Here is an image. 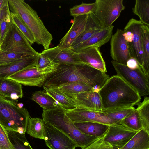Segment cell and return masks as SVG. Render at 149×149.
<instances>
[{"mask_svg": "<svg viewBox=\"0 0 149 149\" xmlns=\"http://www.w3.org/2000/svg\"><path fill=\"white\" fill-rule=\"evenodd\" d=\"M26 132L33 138L45 140V124L43 119L30 117L28 120Z\"/></svg>", "mask_w": 149, "mask_h": 149, "instance_id": "4316f807", "label": "cell"}, {"mask_svg": "<svg viewBox=\"0 0 149 149\" xmlns=\"http://www.w3.org/2000/svg\"><path fill=\"white\" fill-rule=\"evenodd\" d=\"M75 126L81 132L91 136L101 137L104 135L109 125L93 122L73 123Z\"/></svg>", "mask_w": 149, "mask_h": 149, "instance_id": "603a6c76", "label": "cell"}, {"mask_svg": "<svg viewBox=\"0 0 149 149\" xmlns=\"http://www.w3.org/2000/svg\"><path fill=\"white\" fill-rule=\"evenodd\" d=\"M38 55H30L17 61L0 65V79L7 78L10 75L20 70L36 66L38 60Z\"/></svg>", "mask_w": 149, "mask_h": 149, "instance_id": "e0dca14e", "label": "cell"}, {"mask_svg": "<svg viewBox=\"0 0 149 149\" xmlns=\"http://www.w3.org/2000/svg\"></svg>", "mask_w": 149, "mask_h": 149, "instance_id": "7dc6e473", "label": "cell"}, {"mask_svg": "<svg viewBox=\"0 0 149 149\" xmlns=\"http://www.w3.org/2000/svg\"><path fill=\"white\" fill-rule=\"evenodd\" d=\"M44 90L56 100L65 111L69 110L80 106L76 99L68 97L58 87L43 86Z\"/></svg>", "mask_w": 149, "mask_h": 149, "instance_id": "44dd1931", "label": "cell"}, {"mask_svg": "<svg viewBox=\"0 0 149 149\" xmlns=\"http://www.w3.org/2000/svg\"><path fill=\"white\" fill-rule=\"evenodd\" d=\"M0 21V45H1L12 22L11 17L9 18L3 19Z\"/></svg>", "mask_w": 149, "mask_h": 149, "instance_id": "ab89813d", "label": "cell"}, {"mask_svg": "<svg viewBox=\"0 0 149 149\" xmlns=\"http://www.w3.org/2000/svg\"><path fill=\"white\" fill-rule=\"evenodd\" d=\"M135 109L134 107H132L121 109L104 113L109 118L116 122H117L123 120Z\"/></svg>", "mask_w": 149, "mask_h": 149, "instance_id": "8d00e7d4", "label": "cell"}, {"mask_svg": "<svg viewBox=\"0 0 149 149\" xmlns=\"http://www.w3.org/2000/svg\"><path fill=\"white\" fill-rule=\"evenodd\" d=\"M29 56L17 54L0 49V65L17 61Z\"/></svg>", "mask_w": 149, "mask_h": 149, "instance_id": "74e56055", "label": "cell"}, {"mask_svg": "<svg viewBox=\"0 0 149 149\" xmlns=\"http://www.w3.org/2000/svg\"><path fill=\"white\" fill-rule=\"evenodd\" d=\"M0 49L27 56L38 55L39 54L31 45L22 43L13 44L0 47Z\"/></svg>", "mask_w": 149, "mask_h": 149, "instance_id": "1f68e13d", "label": "cell"}, {"mask_svg": "<svg viewBox=\"0 0 149 149\" xmlns=\"http://www.w3.org/2000/svg\"><path fill=\"white\" fill-rule=\"evenodd\" d=\"M65 111L60 105L50 109H43L42 117L45 123L50 124L63 132L75 142L77 147L81 148L87 146L100 137L81 132L67 116Z\"/></svg>", "mask_w": 149, "mask_h": 149, "instance_id": "277c9868", "label": "cell"}, {"mask_svg": "<svg viewBox=\"0 0 149 149\" xmlns=\"http://www.w3.org/2000/svg\"><path fill=\"white\" fill-rule=\"evenodd\" d=\"M40 54L51 61L59 65L84 63L80 59L79 53L69 48H63L58 45L44 49Z\"/></svg>", "mask_w": 149, "mask_h": 149, "instance_id": "7c38bea8", "label": "cell"}, {"mask_svg": "<svg viewBox=\"0 0 149 149\" xmlns=\"http://www.w3.org/2000/svg\"><path fill=\"white\" fill-rule=\"evenodd\" d=\"M5 0H0V12L3 5Z\"/></svg>", "mask_w": 149, "mask_h": 149, "instance_id": "f6af8a7d", "label": "cell"}, {"mask_svg": "<svg viewBox=\"0 0 149 149\" xmlns=\"http://www.w3.org/2000/svg\"><path fill=\"white\" fill-rule=\"evenodd\" d=\"M123 30L117 29L110 39V53L113 61L126 65L127 61L132 58L127 43L123 36Z\"/></svg>", "mask_w": 149, "mask_h": 149, "instance_id": "5bb4252c", "label": "cell"}, {"mask_svg": "<svg viewBox=\"0 0 149 149\" xmlns=\"http://www.w3.org/2000/svg\"><path fill=\"white\" fill-rule=\"evenodd\" d=\"M123 0H96L93 13L103 28L112 26L125 8Z\"/></svg>", "mask_w": 149, "mask_h": 149, "instance_id": "9c48e42d", "label": "cell"}, {"mask_svg": "<svg viewBox=\"0 0 149 149\" xmlns=\"http://www.w3.org/2000/svg\"><path fill=\"white\" fill-rule=\"evenodd\" d=\"M45 124V145L50 149H75V142L62 132L50 124Z\"/></svg>", "mask_w": 149, "mask_h": 149, "instance_id": "8fae6325", "label": "cell"}, {"mask_svg": "<svg viewBox=\"0 0 149 149\" xmlns=\"http://www.w3.org/2000/svg\"><path fill=\"white\" fill-rule=\"evenodd\" d=\"M132 10L141 22L149 26V0H136Z\"/></svg>", "mask_w": 149, "mask_h": 149, "instance_id": "f546056e", "label": "cell"}, {"mask_svg": "<svg viewBox=\"0 0 149 149\" xmlns=\"http://www.w3.org/2000/svg\"><path fill=\"white\" fill-rule=\"evenodd\" d=\"M130 129L138 132L142 129V126L138 111H133L120 121Z\"/></svg>", "mask_w": 149, "mask_h": 149, "instance_id": "e575fe53", "label": "cell"}, {"mask_svg": "<svg viewBox=\"0 0 149 149\" xmlns=\"http://www.w3.org/2000/svg\"><path fill=\"white\" fill-rule=\"evenodd\" d=\"M120 149H149V134L141 129Z\"/></svg>", "mask_w": 149, "mask_h": 149, "instance_id": "d4e9b609", "label": "cell"}, {"mask_svg": "<svg viewBox=\"0 0 149 149\" xmlns=\"http://www.w3.org/2000/svg\"><path fill=\"white\" fill-rule=\"evenodd\" d=\"M31 99L38 104L43 110L50 109L59 105L44 90L35 92L32 94Z\"/></svg>", "mask_w": 149, "mask_h": 149, "instance_id": "83f0119b", "label": "cell"}, {"mask_svg": "<svg viewBox=\"0 0 149 149\" xmlns=\"http://www.w3.org/2000/svg\"><path fill=\"white\" fill-rule=\"evenodd\" d=\"M138 112L142 129L149 134V98L145 96L142 102L137 104Z\"/></svg>", "mask_w": 149, "mask_h": 149, "instance_id": "4dcf8cb0", "label": "cell"}, {"mask_svg": "<svg viewBox=\"0 0 149 149\" xmlns=\"http://www.w3.org/2000/svg\"><path fill=\"white\" fill-rule=\"evenodd\" d=\"M88 14L73 17L70 29L59 41L58 45L64 48L69 47L74 40L84 32L86 28Z\"/></svg>", "mask_w": 149, "mask_h": 149, "instance_id": "2e32d148", "label": "cell"}, {"mask_svg": "<svg viewBox=\"0 0 149 149\" xmlns=\"http://www.w3.org/2000/svg\"><path fill=\"white\" fill-rule=\"evenodd\" d=\"M113 27L112 25L108 28H104L102 30L85 41L68 48L77 53L91 47H97L100 49L101 46L107 43L110 40L112 35Z\"/></svg>", "mask_w": 149, "mask_h": 149, "instance_id": "9a60e30c", "label": "cell"}, {"mask_svg": "<svg viewBox=\"0 0 149 149\" xmlns=\"http://www.w3.org/2000/svg\"><path fill=\"white\" fill-rule=\"evenodd\" d=\"M65 114L73 123L93 122L108 125L116 123L103 112L92 111L78 107L65 111Z\"/></svg>", "mask_w": 149, "mask_h": 149, "instance_id": "4fadbf2b", "label": "cell"}, {"mask_svg": "<svg viewBox=\"0 0 149 149\" xmlns=\"http://www.w3.org/2000/svg\"><path fill=\"white\" fill-rule=\"evenodd\" d=\"M76 100L80 108L92 111L102 112V105L98 92H86L78 95Z\"/></svg>", "mask_w": 149, "mask_h": 149, "instance_id": "d6986e66", "label": "cell"}, {"mask_svg": "<svg viewBox=\"0 0 149 149\" xmlns=\"http://www.w3.org/2000/svg\"><path fill=\"white\" fill-rule=\"evenodd\" d=\"M0 95L16 101L23 96L21 84L8 78L0 79Z\"/></svg>", "mask_w": 149, "mask_h": 149, "instance_id": "ffe728a7", "label": "cell"}, {"mask_svg": "<svg viewBox=\"0 0 149 149\" xmlns=\"http://www.w3.org/2000/svg\"><path fill=\"white\" fill-rule=\"evenodd\" d=\"M99 149H113V147L107 142L103 141Z\"/></svg>", "mask_w": 149, "mask_h": 149, "instance_id": "ee69618b", "label": "cell"}, {"mask_svg": "<svg viewBox=\"0 0 149 149\" xmlns=\"http://www.w3.org/2000/svg\"><path fill=\"white\" fill-rule=\"evenodd\" d=\"M104 28L93 13L88 14L86 28L84 32L74 40L70 47L75 46L86 40L93 35L101 31Z\"/></svg>", "mask_w": 149, "mask_h": 149, "instance_id": "7402d4cb", "label": "cell"}, {"mask_svg": "<svg viewBox=\"0 0 149 149\" xmlns=\"http://www.w3.org/2000/svg\"><path fill=\"white\" fill-rule=\"evenodd\" d=\"M98 93L103 113L133 107L141 99L136 90L117 74L108 79Z\"/></svg>", "mask_w": 149, "mask_h": 149, "instance_id": "7a4b0ae2", "label": "cell"}, {"mask_svg": "<svg viewBox=\"0 0 149 149\" xmlns=\"http://www.w3.org/2000/svg\"><path fill=\"white\" fill-rule=\"evenodd\" d=\"M58 87L66 95L75 99H76L78 95L82 93L97 91L92 87L88 85L79 83L64 84Z\"/></svg>", "mask_w": 149, "mask_h": 149, "instance_id": "cb8c5ba5", "label": "cell"}, {"mask_svg": "<svg viewBox=\"0 0 149 149\" xmlns=\"http://www.w3.org/2000/svg\"><path fill=\"white\" fill-rule=\"evenodd\" d=\"M19 43L31 45L20 31L12 22L0 47Z\"/></svg>", "mask_w": 149, "mask_h": 149, "instance_id": "484cf974", "label": "cell"}, {"mask_svg": "<svg viewBox=\"0 0 149 149\" xmlns=\"http://www.w3.org/2000/svg\"><path fill=\"white\" fill-rule=\"evenodd\" d=\"M17 101L0 95V123L7 131L25 134L31 117L23 104Z\"/></svg>", "mask_w": 149, "mask_h": 149, "instance_id": "5b68a950", "label": "cell"}, {"mask_svg": "<svg viewBox=\"0 0 149 149\" xmlns=\"http://www.w3.org/2000/svg\"><path fill=\"white\" fill-rule=\"evenodd\" d=\"M143 24L140 20L132 18L124 27L123 34L127 43L131 57L136 60L141 69L143 65Z\"/></svg>", "mask_w": 149, "mask_h": 149, "instance_id": "52a82bcc", "label": "cell"}, {"mask_svg": "<svg viewBox=\"0 0 149 149\" xmlns=\"http://www.w3.org/2000/svg\"><path fill=\"white\" fill-rule=\"evenodd\" d=\"M10 12L16 15L27 26L36 42L44 49L49 48L53 36L45 26L37 12L23 0H8Z\"/></svg>", "mask_w": 149, "mask_h": 149, "instance_id": "3957f363", "label": "cell"}, {"mask_svg": "<svg viewBox=\"0 0 149 149\" xmlns=\"http://www.w3.org/2000/svg\"><path fill=\"white\" fill-rule=\"evenodd\" d=\"M96 7V3H85L74 6L70 9V15L75 16L88 14L90 13H94Z\"/></svg>", "mask_w": 149, "mask_h": 149, "instance_id": "d590c367", "label": "cell"}, {"mask_svg": "<svg viewBox=\"0 0 149 149\" xmlns=\"http://www.w3.org/2000/svg\"><path fill=\"white\" fill-rule=\"evenodd\" d=\"M59 65H54L41 70H38L36 66L20 70L8 77V79L21 85L41 87L49 76L57 70Z\"/></svg>", "mask_w": 149, "mask_h": 149, "instance_id": "ba28073f", "label": "cell"}, {"mask_svg": "<svg viewBox=\"0 0 149 149\" xmlns=\"http://www.w3.org/2000/svg\"><path fill=\"white\" fill-rule=\"evenodd\" d=\"M38 57V62L36 67L38 70L45 69L56 64L51 61L48 59L41 55L40 53H39Z\"/></svg>", "mask_w": 149, "mask_h": 149, "instance_id": "60d3db41", "label": "cell"}, {"mask_svg": "<svg viewBox=\"0 0 149 149\" xmlns=\"http://www.w3.org/2000/svg\"><path fill=\"white\" fill-rule=\"evenodd\" d=\"M0 149H15L9 139L7 131L0 123Z\"/></svg>", "mask_w": 149, "mask_h": 149, "instance_id": "f35d334b", "label": "cell"}, {"mask_svg": "<svg viewBox=\"0 0 149 149\" xmlns=\"http://www.w3.org/2000/svg\"><path fill=\"white\" fill-rule=\"evenodd\" d=\"M126 65L128 68L132 70L141 67L136 60L133 58H131L127 61Z\"/></svg>", "mask_w": 149, "mask_h": 149, "instance_id": "7bdbcfd3", "label": "cell"}, {"mask_svg": "<svg viewBox=\"0 0 149 149\" xmlns=\"http://www.w3.org/2000/svg\"><path fill=\"white\" fill-rule=\"evenodd\" d=\"M138 132L132 130L120 121L109 125L103 141L111 145L113 149H120Z\"/></svg>", "mask_w": 149, "mask_h": 149, "instance_id": "30bf717a", "label": "cell"}, {"mask_svg": "<svg viewBox=\"0 0 149 149\" xmlns=\"http://www.w3.org/2000/svg\"><path fill=\"white\" fill-rule=\"evenodd\" d=\"M143 65L142 69L149 77V26L143 24L142 27Z\"/></svg>", "mask_w": 149, "mask_h": 149, "instance_id": "f1b7e54d", "label": "cell"}, {"mask_svg": "<svg viewBox=\"0 0 149 149\" xmlns=\"http://www.w3.org/2000/svg\"><path fill=\"white\" fill-rule=\"evenodd\" d=\"M79 54L82 63L102 72H107L105 61L99 48L90 47L79 52Z\"/></svg>", "mask_w": 149, "mask_h": 149, "instance_id": "ac0fdd59", "label": "cell"}, {"mask_svg": "<svg viewBox=\"0 0 149 149\" xmlns=\"http://www.w3.org/2000/svg\"><path fill=\"white\" fill-rule=\"evenodd\" d=\"M109 77L106 73L86 64L59 65L43 86L58 87L64 84L79 83L88 85L98 92Z\"/></svg>", "mask_w": 149, "mask_h": 149, "instance_id": "6da1fadb", "label": "cell"}, {"mask_svg": "<svg viewBox=\"0 0 149 149\" xmlns=\"http://www.w3.org/2000/svg\"></svg>", "mask_w": 149, "mask_h": 149, "instance_id": "bcb514c9", "label": "cell"}, {"mask_svg": "<svg viewBox=\"0 0 149 149\" xmlns=\"http://www.w3.org/2000/svg\"><path fill=\"white\" fill-rule=\"evenodd\" d=\"M7 132L9 139L15 149H33L25 134L14 131H7Z\"/></svg>", "mask_w": 149, "mask_h": 149, "instance_id": "d6a6232c", "label": "cell"}, {"mask_svg": "<svg viewBox=\"0 0 149 149\" xmlns=\"http://www.w3.org/2000/svg\"><path fill=\"white\" fill-rule=\"evenodd\" d=\"M111 63L117 75L136 90L141 96L149 95V77L144 73L141 67L132 70L126 65L113 60Z\"/></svg>", "mask_w": 149, "mask_h": 149, "instance_id": "8992f818", "label": "cell"}, {"mask_svg": "<svg viewBox=\"0 0 149 149\" xmlns=\"http://www.w3.org/2000/svg\"><path fill=\"white\" fill-rule=\"evenodd\" d=\"M105 134L99 137L90 145L86 147L82 148L81 149H99L100 145L103 141Z\"/></svg>", "mask_w": 149, "mask_h": 149, "instance_id": "b9f144b4", "label": "cell"}, {"mask_svg": "<svg viewBox=\"0 0 149 149\" xmlns=\"http://www.w3.org/2000/svg\"><path fill=\"white\" fill-rule=\"evenodd\" d=\"M10 17L12 23L20 31L30 45L36 42L35 38L32 32L22 20L16 15L11 12Z\"/></svg>", "mask_w": 149, "mask_h": 149, "instance_id": "836d02e7", "label": "cell"}]
</instances>
